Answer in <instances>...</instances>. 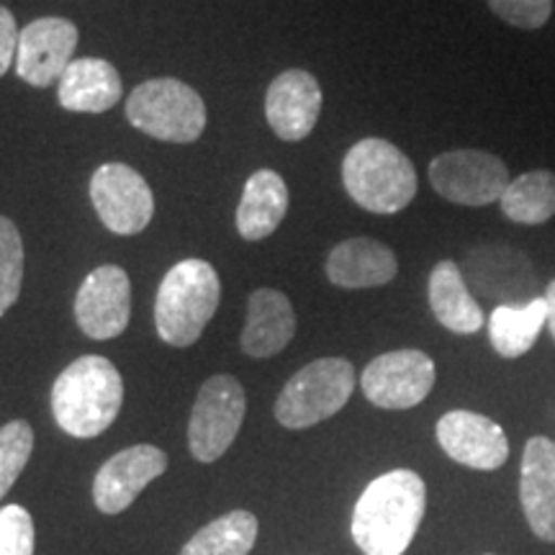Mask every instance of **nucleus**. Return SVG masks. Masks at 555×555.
Wrapping results in <instances>:
<instances>
[{"label": "nucleus", "mask_w": 555, "mask_h": 555, "mask_svg": "<svg viewBox=\"0 0 555 555\" xmlns=\"http://www.w3.org/2000/svg\"><path fill=\"white\" fill-rule=\"evenodd\" d=\"M427 509V486L409 468L367 483L352 512V540L365 555H404Z\"/></svg>", "instance_id": "nucleus-1"}, {"label": "nucleus", "mask_w": 555, "mask_h": 555, "mask_svg": "<svg viewBox=\"0 0 555 555\" xmlns=\"http://www.w3.org/2000/svg\"><path fill=\"white\" fill-rule=\"evenodd\" d=\"M124 380L103 356H82L52 386V414L62 433L90 440L114 425L121 412Z\"/></svg>", "instance_id": "nucleus-2"}, {"label": "nucleus", "mask_w": 555, "mask_h": 555, "mask_svg": "<svg viewBox=\"0 0 555 555\" xmlns=\"http://www.w3.org/2000/svg\"><path fill=\"white\" fill-rule=\"evenodd\" d=\"M221 281L211 262L189 258L168 270L157 288L155 327L165 345L191 347L217 314Z\"/></svg>", "instance_id": "nucleus-3"}, {"label": "nucleus", "mask_w": 555, "mask_h": 555, "mask_svg": "<svg viewBox=\"0 0 555 555\" xmlns=\"http://www.w3.org/2000/svg\"><path fill=\"white\" fill-rule=\"evenodd\" d=\"M343 183L350 198L371 214H399L416 196V170L404 152L386 139L367 137L347 150Z\"/></svg>", "instance_id": "nucleus-4"}, {"label": "nucleus", "mask_w": 555, "mask_h": 555, "mask_svg": "<svg viewBox=\"0 0 555 555\" xmlns=\"http://www.w3.org/2000/svg\"><path fill=\"white\" fill-rule=\"evenodd\" d=\"M127 119L159 142L191 144L206 129V103L189 82L155 78L134 88L127 99Z\"/></svg>", "instance_id": "nucleus-5"}, {"label": "nucleus", "mask_w": 555, "mask_h": 555, "mask_svg": "<svg viewBox=\"0 0 555 555\" xmlns=\"http://www.w3.org/2000/svg\"><path fill=\"white\" fill-rule=\"evenodd\" d=\"M356 391V367L345 358H319L294 373L275 401L286 429H309L335 416Z\"/></svg>", "instance_id": "nucleus-6"}, {"label": "nucleus", "mask_w": 555, "mask_h": 555, "mask_svg": "<svg viewBox=\"0 0 555 555\" xmlns=\"http://www.w3.org/2000/svg\"><path fill=\"white\" fill-rule=\"evenodd\" d=\"M245 388L234 376H211L198 388L189 422L191 453L201 463H214L237 440L245 422Z\"/></svg>", "instance_id": "nucleus-7"}, {"label": "nucleus", "mask_w": 555, "mask_h": 555, "mask_svg": "<svg viewBox=\"0 0 555 555\" xmlns=\"http://www.w3.org/2000/svg\"><path fill=\"white\" fill-rule=\"evenodd\" d=\"M429 183L457 206H489L512 183L504 159L483 150H453L429 163Z\"/></svg>", "instance_id": "nucleus-8"}, {"label": "nucleus", "mask_w": 555, "mask_h": 555, "mask_svg": "<svg viewBox=\"0 0 555 555\" xmlns=\"http://www.w3.org/2000/svg\"><path fill=\"white\" fill-rule=\"evenodd\" d=\"M90 201L103 227L119 237H134L155 217V196L147 180L124 163H106L90 178Z\"/></svg>", "instance_id": "nucleus-9"}, {"label": "nucleus", "mask_w": 555, "mask_h": 555, "mask_svg": "<svg viewBox=\"0 0 555 555\" xmlns=\"http://www.w3.org/2000/svg\"><path fill=\"white\" fill-rule=\"evenodd\" d=\"M435 363L422 350H393L373 358L360 376L365 399L378 409H412L429 397Z\"/></svg>", "instance_id": "nucleus-10"}, {"label": "nucleus", "mask_w": 555, "mask_h": 555, "mask_svg": "<svg viewBox=\"0 0 555 555\" xmlns=\"http://www.w3.org/2000/svg\"><path fill=\"white\" fill-rule=\"evenodd\" d=\"M78 41L80 31L73 21L60 16L31 21L18 37V78L34 88H50L54 80L60 82L65 69L73 65Z\"/></svg>", "instance_id": "nucleus-11"}, {"label": "nucleus", "mask_w": 555, "mask_h": 555, "mask_svg": "<svg viewBox=\"0 0 555 555\" xmlns=\"http://www.w3.org/2000/svg\"><path fill=\"white\" fill-rule=\"evenodd\" d=\"M75 319L90 339H114L129 327L131 281L119 266H101L90 273L75 296Z\"/></svg>", "instance_id": "nucleus-12"}, {"label": "nucleus", "mask_w": 555, "mask_h": 555, "mask_svg": "<svg viewBox=\"0 0 555 555\" xmlns=\"http://www.w3.org/2000/svg\"><path fill=\"white\" fill-rule=\"evenodd\" d=\"M437 442L461 466L474 470H496L509 457V440L502 425L489 416L455 409L437 422Z\"/></svg>", "instance_id": "nucleus-13"}, {"label": "nucleus", "mask_w": 555, "mask_h": 555, "mask_svg": "<svg viewBox=\"0 0 555 555\" xmlns=\"http://www.w3.org/2000/svg\"><path fill=\"white\" fill-rule=\"evenodd\" d=\"M168 470V455L155 446H131L103 463L93 481V502L103 515H119Z\"/></svg>", "instance_id": "nucleus-14"}, {"label": "nucleus", "mask_w": 555, "mask_h": 555, "mask_svg": "<svg viewBox=\"0 0 555 555\" xmlns=\"http://www.w3.org/2000/svg\"><path fill=\"white\" fill-rule=\"evenodd\" d=\"M322 86L307 69H286L270 82L266 93V119L283 142H301L314 131L322 116Z\"/></svg>", "instance_id": "nucleus-15"}, {"label": "nucleus", "mask_w": 555, "mask_h": 555, "mask_svg": "<svg viewBox=\"0 0 555 555\" xmlns=\"http://www.w3.org/2000/svg\"><path fill=\"white\" fill-rule=\"evenodd\" d=\"M519 502L527 525L545 543H555V442L530 437L519 468Z\"/></svg>", "instance_id": "nucleus-16"}, {"label": "nucleus", "mask_w": 555, "mask_h": 555, "mask_svg": "<svg viewBox=\"0 0 555 555\" xmlns=\"http://www.w3.org/2000/svg\"><path fill=\"white\" fill-rule=\"evenodd\" d=\"M324 270L332 286L337 288H378L397 278L399 260L384 242L352 237L332 247Z\"/></svg>", "instance_id": "nucleus-17"}, {"label": "nucleus", "mask_w": 555, "mask_h": 555, "mask_svg": "<svg viewBox=\"0 0 555 555\" xmlns=\"http://www.w3.org/2000/svg\"><path fill=\"white\" fill-rule=\"evenodd\" d=\"M296 335V311L288 296L275 288H258L247 298V324L242 332V350L249 358H273Z\"/></svg>", "instance_id": "nucleus-18"}, {"label": "nucleus", "mask_w": 555, "mask_h": 555, "mask_svg": "<svg viewBox=\"0 0 555 555\" xmlns=\"http://www.w3.org/2000/svg\"><path fill=\"white\" fill-rule=\"evenodd\" d=\"M119 69L101 57H80L65 69L57 82L60 106L73 114H106L121 101Z\"/></svg>", "instance_id": "nucleus-19"}, {"label": "nucleus", "mask_w": 555, "mask_h": 555, "mask_svg": "<svg viewBox=\"0 0 555 555\" xmlns=\"http://www.w3.org/2000/svg\"><path fill=\"white\" fill-rule=\"evenodd\" d=\"M427 296L437 322L455 335H474L486 324L483 309L470 296L463 270L453 260H440L433 268Z\"/></svg>", "instance_id": "nucleus-20"}, {"label": "nucleus", "mask_w": 555, "mask_h": 555, "mask_svg": "<svg viewBox=\"0 0 555 555\" xmlns=\"http://www.w3.org/2000/svg\"><path fill=\"white\" fill-rule=\"evenodd\" d=\"M288 214V185L275 170H258L247 178L237 206V232L242 240L260 242L281 227Z\"/></svg>", "instance_id": "nucleus-21"}, {"label": "nucleus", "mask_w": 555, "mask_h": 555, "mask_svg": "<svg viewBox=\"0 0 555 555\" xmlns=\"http://www.w3.org/2000/svg\"><path fill=\"white\" fill-rule=\"evenodd\" d=\"M489 339L494 350L506 360L522 358L538 343L547 327V304L543 296H532L527 304H499L489 317Z\"/></svg>", "instance_id": "nucleus-22"}, {"label": "nucleus", "mask_w": 555, "mask_h": 555, "mask_svg": "<svg viewBox=\"0 0 555 555\" xmlns=\"http://www.w3.org/2000/svg\"><path fill=\"white\" fill-rule=\"evenodd\" d=\"M502 214L515 224H545L555 217V172L530 170L506 185L499 198Z\"/></svg>", "instance_id": "nucleus-23"}, {"label": "nucleus", "mask_w": 555, "mask_h": 555, "mask_svg": "<svg viewBox=\"0 0 555 555\" xmlns=\"http://www.w3.org/2000/svg\"><path fill=\"white\" fill-rule=\"evenodd\" d=\"M258 540V517L237 509L214 519L183 545L180 555H249Z\"/></svg>", "instance_id": "nucleus-24"}, {"label": "nucleus", "mask_w": 555, "mask_h": 555, "mask_svg": "<svg viewBox=\"0 0 555 555\" xmlns=\"http://www.w3.org/2000/svg\"><path fill=\"white\" fill-rule=\"evenodd\" d=\"M525 270H532V266H530V260L519 253V249L499 247V245L474 247L468 253V260H466V275H468L470 286H476L486 296H491V294L506 296V291L515 286L512 281H506V273H525Z\"/></svg>", "instance_id": "nucleus-25"}, {"label": "nucleus", "mask_w": 555, "mask_h": 555, "mask_svg": "<svg viewBox=\"0 0 555 555\" xmlns=\"http://www.w3.org/2000/svg\"><path fill=\"white\" fill-rule=\"evenodd\" d=\"M24 240L9 217H0V317L18 301L24 286Z\"/></svg>", "instance_id": "nucleus-26"}, {"label": "nucleus", "mask_w": 555, "mask_h": 555, "mask_svg": "<svg viewBox=\"0 0 555 555\" xmlns=\"http://www.w3.org/2000/svg\"><path fill=\"white\" fill-rule=\"evenodd\" d=\"M34 453V429L29 422L13 420L0 427V499L18 481Z\"/></svg>", "instance_id": "nucleus-27"}, {"label": "nucleus", "mask_w": 555, "mask_h": 555, "mask_svg": "<svg viewBox=\"0 0 555 555\" xmlns=\"http://www.w3.org/2000/svg\"><path fill=\"white\" fill-rule=\"evenodd\" d=\"M34 519L21 504L0 509V555H34Z\"/></svg>", "instance_id": "nucleus-28"}, {"label": "nucleus", "mask_w": 555, "mask_h": 555, "mask_svg": "<svg viewBox=\"0 0 555 555\" xmlns=\"http://www.w3.org/2000/svg\"><path fill=\"white\" fill-rule=\"evenodd\" d=\"M489 9L515 29L535 31L551 21L553 0H489Z\"/></svg>", "instance_id": "nucleus-29"}, {"label": "nucleus", "mask_w": 555, "mask_h": 555, "mask_svg": "<svg viewBox=\"0 0 555 555\" xmlns=\"http://www.w3.org/2000/svg\"><path fill=\"white\" fill-rule=\"evenodd\" d=\"M18 37L21 31L16 26V18H13V13L5 5H0V78L9 73L13 60H16Z\"/></svg>", "instance_id": "nucleus-30"}, {"label": "nucleus", "mask_w": 555, "mask_h": 555, "mask_svg": "<svg viewBox=\"0 0 555 555\" xmlns=\"http://www.w3.org/2000/svg\"><path fill=\"white\" fill-rule=\"evenodd\" d=\"M545 304H547V330H551V335L555 339V278L551 283H547L545 288Z\"/></svg>", "instance_id": "nucleus-31"}, {"label": "nucleus", "mask_w": 555, "mask_h": 555, "mask_svg": "<svg viewBox=\"0 0 555 555\" xmlns=\"http://www.w3.org/2000/svg\"><path fill=\"white\" fill-rule=\"evenodd\" d=\"M486 555H491V553H486Z\"/></svg>", "instance_id": "nucleus-32"}]
</instances>
